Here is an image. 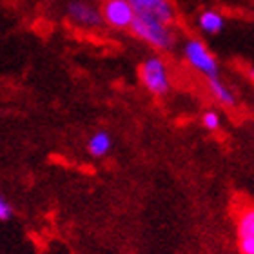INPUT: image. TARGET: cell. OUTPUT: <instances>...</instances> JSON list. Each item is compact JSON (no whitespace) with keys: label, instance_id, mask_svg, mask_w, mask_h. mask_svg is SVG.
I'll return each instance as SVG.
<instances>
[{"label":"cell","instance_id":"cell-8","mask_svg":"<svg viewBox=\"0 0 254 254\" xmlns=\"http://www.w3.org/2000/svg\"><path fill=\"white\" fill-rule=\"evenodd\" d=\"M113 149V138L107 131H96L87 142V153L95 158H102Z\"/></svg>","mask_w":254,"mask_h":254},{"label":"cell","instance_id":"cell-7","mask_svg":"<svg viewBox=\"0 0 254 254\" xmlns=\"http://www.w3.org/2000/svg\"><path fill=\"white\" fill-rule=\"evenodd\" d=\"M236 238H238L240 254H254V211L247 207L236 223Z\"/></svg>","mask_w":254,"mask_h":254},{"label":"cell","instance_id":"cell-9","mask_svg":"<svg viewBox=\"0 0 254 254\" xmlns=\"http://www.w3.org/2000/svg\"><path fill=\"white\" fill-rule=\"evenodd\" d=\"M198 24H200L201 31L207 33V35H218L225 29V18H223L218 11L207 9L203 11L198 18Z\"/></svg>","mask_w":254,"mask_h":254},{"label":"cell","instance_id":"cell-4","mask_svg":"<svg viewBox=\"0 0 254 254\" xmlns=\"http://www.w3.org/2000/svg\"><path fill=\"white\" fill-rule=\"evenodd\" d=\"M134 16H143L151 20L162 22L165 26H171L175 20V7L169 0H129Z\"/></svg>","mask_w":254,"mask_h":254},{"label":"cell","instance_id":"cell-6","mask_svg":"<svg viewBox=\"0 0 254 254\" xmlns=\"http://www.w3.org/2000/svg\"><path fill=\"white\" fill-rule=\"evenodd\" d=\"M67 11V16L71 18V22L78 24V26L84 27H100L104 26V18H102L100 9H96L95 5H91L89 2H84V0H71L65 7Z\"/></svg>","mask_w":254,"mask_h":254},{"label":"cell","instance_id":"cell-5","mask_svg":"<svg viewBox=\"0 0 254 254\" xmlns=\"http://www.w3.org/2000/svg\"><path fill=\"white\" fill-rule=\"evenodd\" d=\"M100 13L104 24H109L115 29H129L134 20V11L129 0H106Z\"/></svg>","mask_w":254,"mask_h":254},{"label":"cell","instance_id":"cell-11","mask_svg":"<svg viewBox=\"0 0 254 254\" xmlns=\"http://www.w3.org/2000/svg\"><path fill=\"white\" fill-rule=\"evenodd\" d=\"M201 124H203L207 131H218L220 126H222V120H220V115L216 111H205L203 118H201Z\"/></svg>","mask_w":254,"mask_h":254},{"label":"cell","instance_id":"cell-12","mask_svg":"<svg viewBox=\"0 0 254 254\" xmlns=\"http://www.w3.org/2000/svg\"><path fill=\"white\" fill-rule=\"evenodd\" d=\"M13 205H11L5 196L0 194V222H9L13 218Z\"/></svg>","mask_w":254,"mask_h":254},{"label":"cell","instance_id":"cell-10","mask_svg":"<svg viewBox=\"0 0 254 254\" xmlns=\"http://www.w3.org/2000/svg\"><path fill=\"white\" fill-rule=\"evenodd\" d=\"M207 85H209V91H211V95L216 98L222 106H227V107H233L236 104V96L231 89H229L227 85L223 84L220 76H214V78H207Z\"/></svg>","mask_w":254,"mask_h":254},{"label":"cell","instance_id":"cell-1","mask_svg":"<svg viewBox=\"0 0 254 254\" xmlns=\"http://www.w3.org/2000/svg\"><path fill=\"white\" fill-rule=\"evenodd\" d=\"M132 35L145 44L153 46L162 51H169L175 48V33L171 31L169 26H165L162 22L151 20V18H143V16H134L131 27Z\"/></svg>","mask_w":254,"mask_h":254},{"label":"cell","instance_id":"cell-3","mask_svg":"<svg viewBox=\"0 0 254 254\" xmlns=\"http://www.w3.org/2000/svg\"><path fill=\"white\" fill-rule=\"evenodd\" d=\"M184 55H186L187 62L194 69H198L201 74H205L207 78L218 76L220 67H218L216 57L209 51V48L201 40H198V38L187 40L186 46H184Z\"/></svg>","mask_w":254,"mask_h":254},{"label":"cell","instance_id":"cell-2","mask_svg":"<svg viewBox=\"0 0 254 254\" xmlns=\"http://www.w3.org/2000/svg\"><path fill=\"white\" fill-rule=\"evenodd\" d=\"M140 76H142V82L149 93H153L156 96H164L169 93V71H167V65H165L164 60L158 59V57H151L142 64Z\"/></svg>","mask_w":254,"mask_h":254}]
</instances>
